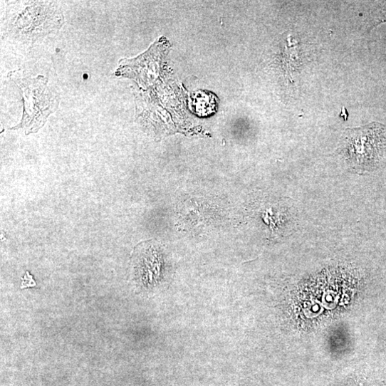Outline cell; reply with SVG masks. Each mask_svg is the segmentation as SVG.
I'll return each mask as SVG.
<instances>
[{"mask_svg": "<svg viewBox=\"0 0 386 386\" xmlns=\"http://www.w3.org/2000/svg\"><path fill=\"white\" fill-rule=\"evenodd\" d=\"M340 153L355 169L371 170L386 152V127L379 122L364 127L347 128L343 134Z\"/></svg>", "mask_w": 386, "mask_h": 386, "instance_id": "obj_1", "label": "cell"}, {"mask_svg": "<svg viewBox=\"0 0 386 386\" xmlns=\"http://www.w3.org/2000/svg\"><path fill=\"white\" fill-rule=\"evenodd\" d=\"M298 42L289 41L285 48L282 61V68L290 77L302 65L301 51ZM292 76V75H291Z\"/></svg>", "mask_w": 386, "mask_h": 386, "instance_id": "obj_2", "label": "cell"}, {"mask_svg": "<svg viewBox=\"0 0 386 386\" xmlns=\"http://www.w3.org/2000/svg\"><path fill=\"white\" fill-rule=\"evenodd\" d=\"M22 285H23L22 288H28V287H33L36 284L34 280L33 279V277L29 274V273H28L27 276H26V278L24 280Z\"/></svg>", "mask_w": 386, "mask_h": 386, "instance_id": "obj_3", "label": "cell"}, {"mask_svg": "<svg viewBox=\"0 0 386 386\" xmlns=\"http://www.w3.org/2000/svg\"><path fill=\"white\" fill-rule=\"evenodd\" d=\"M340 117L343 118L344 120H347L348 118V113L347 110L345 108H343L341 109V112L340 113Z\"/></svg>", "mask_w": 386, "mask_h": 386, "instance_id": "obj_4", "label": "cell"}]
</instances>
